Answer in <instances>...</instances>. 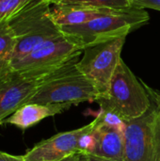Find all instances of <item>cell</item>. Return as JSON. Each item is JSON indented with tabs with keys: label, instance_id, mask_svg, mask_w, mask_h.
<instances>
[{
	"label": "cell",
	"instance_id": "cell-1",
	"mask_svg": "<svg viewBox=\"0 0 160 161\" xmlns=\"http://www.w3.org/2000/svg\"><path fill=\"white\" fill-rule=\"evenodd\" d=\"M79 57L80 55L73 58L48 75L43 84L27 100L26 104L71 103L77 105L83 102H96L101 93L77 68Z\"/></svg>",
	"mask_w": 160,
	"mask_h": 161
},
{
	"label": "cell",
	"instance_id": "cell-2",
	"mask_svg": "<svg viewBox=\"0 0 160 161\" xmlns=\"http://www.w3.org/2000/svg\"><path fill=\"white\" fill-rule=\"evenodd\" d=\"M50 6L45 1L32 0L8 20L16 38V46L7 66L21 60L45 42L62 34L51 17Z\"/></svg>",
	"mask_w": 160,
	"mask_h": 161
},
{
	"label": "cell",
	"instance_id": "cell-3",
	"mask_svg": "<svg viewBox=\"0 0 160 161\" xmlns=\"http://www.w3.org/2000/svg\"><path fill=\"white\" fill-rule=\"evenodd\" d=\"M149 21L145 9L131 8L109 13L86 24L59 28L64 36L79 49L106 42L119 37L126 36Z\"/></svg>",
	"mask_w": 160,
	"mask_h": 161
},
{
	"label": "cell",
	"instance_id": "cell-4",
	"mask_svg": "<svg viewBox=\"0 0 160 161\" xmlns=\"http://www.w3.org/2000/svg\"><path fill=\"white\" fill-rule=\"evenodd\" d=\"M101 110L118 114L126 123L141 117L151 105L150 95L123 59L120 60L108 91L96 100Z\"/></svg>",
	"mask_w": 160,
	"mask_h": 161
},
{
	"label": "cell",
	"instance_id": "cell-5",
	"mask_svg": "<svg viewBox=\"0 0 160 161\" xmlns=\"http://www.w3.org/2000/svg\"><path fill=\"white\" fill-rule=\"evenodd\" d=\"M144 86L151 105L144 114L126 124L124 161H160V92Z\"/></svg>",
	"mask_w": 160,
	"mask_h": 161
},
{
	"label": "cell",
	"instance_id": "cell-6",
	"mask_svg": "<svg viewBox=\"0 0 160 161\" xmlns=\"http://www.w3.org/2000/svg\"><path fill=\"white\" fill-rule=\"evenodd\" d=\"M82 53L83 50L61 34L45 42L21 60L7 67L26 77L41 78Z\"/></svg>",
	"mask_w": 160,
	"mask_h": 161
},
{
	"label": "cell",
	"instance_id": "cell-7",
	"mask_svg": "<svg viewBox=\"0 0 160 161\" xmlns=\"http://www.w3.org/2000/svg\"><path fill=\"white\" fill-rule=\"evenodd\" d=\"M126 36L89 46L83 49V57L77 62V68L98 89L105 93L111 77L122 59L121 53Z\"/></svg>",
	"mask_w": 160,
	"mask_h": 161
},
{
	"label": "cell",
	"instance_id": "cell-8",
	"mask_svg": "<svg viewBox=\"0 0 160 161\" xmlns=\"http://www.w3.org/2000/svg\"><path fill=\"white\" fill-rule=\"evenodd\" d=\"M46 76L26 77L8 67H0V125L26 104L43 84Z\"/></svg>",
	"mask_w": 160,
	"mask_h": 161
},
{
	"label": "cell",
	"instance_id": "cell-9",
	"mask_svg": "<svg viewBox=\"0 0 160 161\" xmlns=\"http://www.w3.org/2000/svg\"><path fill=\"white\" fill-rule=\"evenodd\" d=\"M96 125L95 119L80 128L58 133L35 144L24 157L26 161H59L74 154H79V142L84 134Z\"/></svg>",
	"mask_w": 160,
	"mask_h": 161
},
{
	"label": "cell",
	"instance_id": "cell-10",
	"mask_svg": "<svg viewBox=\"0 0 160 161\" xmlns=\"http://www.w3.org/2000/svg\"><path fill=\"white\" fill-rule=\"evenodd\" d=\"M96 125L92 130L93 146L90 154L95 157L124 161V135L116 129L101 123L95 118Z\"/></svg>",
	"mask_w": 160,
	"mask_h": 161
},
{
	"label": "cell",
	"instance_id": "cell-11",
	"mask_svg": "<svg viewBox=\"0 0 160 161\" xmlns=\"http://www.w3.org/2000/svg\"><path fill=\"white\" fill-rule=\"evenodd\" d=\"M74 104H26L18 108L13 114L7 118L3 124L14 125L25 130L42 121L45 118L60 114L68 110Z\"/></svg>",
	"mask_w": 160,
	"mask_h": 161
},
{
	"label": "cell",
	"instance_id": "cell-12",
	"mask_svg": "<svg viewBox=\"0 0 160 161\" xmlns=\"http://www.w3.org/2000/svg\"><path fill=\"white\" fill-rule=\"evenodd\" d=\"M120 10L97 8L81 6H54L51 8V17L59 27L86 24L98 17Z\"/></svg>",
	"mask_w": 160,
	"mask_h": 161
},
{
	"label": "cell",
	"instance_id": "cell-13",
	"mask_svg": "<svg viewBox=\"0 0 160 161\" xmlns=\"http://www.w3.org/2000/svg\"><path fill=\"white\" fill-rule=\"evenodd\" d=\"M54 6H81L114 10H127L131 8L128 0H57Z\"/></svg>",
	"mask_w": 160,
	"mask_h": 161
},
{
	"label": "cell",
	"instance_id": "cell-14",
	"mask_svg": "<svg viewBox=\"0 0 160 161\" xmlns=\"http://www.w3.org/2000/svg\"><path fill=\"white\" fill-rule=\"evenodd\" d=\"M15 46L16 38L8 21L0 22V67L8 65Z\"/></svg>",
	"mask_w": 160,
	"mask_h": 161
},
{
	"label": "cell",
	"instance_id": "cell-15",
	"mask_svg": "<svg viewBox=\"0 0 160 161\" xmlns=\"http://www.w3.org/2000/svg\"><path fill=\"white\" fill-rule=\"evenodd\" d=\"M32 0H0V22L8 21Z\"/></svg>",
	"mask_w": 160,
	"mask_h": 161
},
{
	"label": "cell",
	"instance_id": "cell-16",
	"mask_svg": "<svg viewBox=\"0 0 160 161\" xmlns=\"http://www.w3.org/2000/svg\"><path fill=\"white\" fill-rule=\"evenodd\" d=\"M97 118L101 123L116 129L117 131L124 135L127 123L123 118H121L118 114L111 111L101 110V113L97 116Z\"/></svg>",
	"mask_w": 160,
	"mask_h": 161
},
{
	"label": "cell",
	"instance_id": "cell-17",
	"mask_svg": "<svg viewBox=\"0 0 160 161\" xmlns=\"http://www.w3.org/2000/svg\"><path fill=\"white\" fill-rule=\"evenodd\" d=\"M131 8L140 9L152 8L160 11V0H128Z\"/></svg>",
	"mask_w": 160,
	"mask_h": 161
},
{
	"label": "cell",
	"instance_id": "cell-18",
	"mask_svg": "<svg viewBox=\"0 0 160 161\" xmlns=\"http://www.w3.org/2000/svg\"><path fill=\"white\" fill-rule=\"evenodd\" d=\"M0 161H26L24 156H13L0 151Z\"/></svg>",
	"mask_w": 160,
	"mask_h": 161
},
{
	"label": "cell",
	"instance_id": "cell-19",
	"mask_svg": "<svg viewBox=\"0 0 160 161\" xmlns=\"http://www.w3.org/2000/svg\"><path fill=\"white\" fill-rule=\"evenodd\" d=\"M80 156V161H118L114 159H108V158H103L99 157H95L92 155H88V154H79Z\"/></svg>",
	"mask_w": 160,
	"mask_h": 161
},
{
	"label": "cell",
	"instance_id": "cell-20",
	"mask_svg": "<svg viewBox=\"0 0 160 161\" xmlns=\"http://www.w3.org/2000/svg\"><path fill=\"white\" fill-rule=\"evenodd\" d=\"M59 161H80V156H79V154H74V155L67 157Z\"/></svg>",
	"mask_w": 160,
	"mask_h": 161
},
{
	"label": "cell",
	"instance_id": "cell-21",
	"mask_svg": "<svg viewBox=\"0 0 160 161\" xmlns=\"http://www.w3.org/2000/svg\"><path fill=\"white\" fill-rule=\"evenodd\" d=\"M40 1H45V2L50 3L51 5H54V4H55V2H56L57 0H40Z\"/></svg>",
	"mask_w": 160,
	"mask_h": 161
}]
</instances>
